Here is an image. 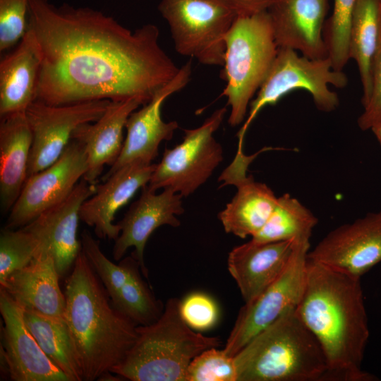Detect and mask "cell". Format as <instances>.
Listing matches in <instances>:
<instances>
[{
  "label": "cell",
  "instance_id": "6da1fadb",
  "mask_svg": "<svg viewBox=\"0 0 381 381\" xmlns=\"http://www.w3.org/2000/svg\"><path fill=\"white\" fill-rule=\"evenodd\" d=\"M41 54L36 100L64 105L95 100H142L178 73L154 24L132 31L89 7L30 0L28 28Z\"/></svg>",
  "mask_w": 381,
  "mask_h": 381
},
{
  "label": "cell",
  "instance_id": "7a4b0ae2",
  "mask_svg": "<svg viewBox=\"0 0 381 381\" xmlns=\"http://www.w3.org/2000/svg\"><path fill=\"white\" fill-rule=\"evenodd\" d=\"M295 311L323 351L327 367L323 380H377L362 369L370 331L361 278L308 258Z\"/></svg>",
  "mask_w": 381,
  "mask_h": 381
},
{
  "label": "cell",
  "instance_id": "3957f363",
  "mask_svg": "<svg viewBox=\"0 0 381 381\" xmlns=\"http://www.w3.org/2000/svg\"><path fill=\"white\" fill-rule=\"evenodd\" d=\"M64 318L83 372L97 380L121 363L135 344L137 325L117 310L81 249L65 283Z\"/></svg>",
  "mask_w": 381,
  "mask_h": 381
},
{
  "label": "cell",
  "instance_id": "277c9868",
  "mask_svg": "<svg viewBox=\"0 0 381 381\" xmlns=\"http://www.w3.org/2000/svg\"><path fill=\"white\" fill-rule=\"evenodd\" d=\"M237 381H322L327 367L313 334L291 310L234 356Z\"/></svg>",
  "mask_w": 381,
  "mask_h": 381
},
{
  "label": "cell",
  "instance_id": "5b68a950",
  "mask_svg": "<svg viewBox=\"0 0 381 381\" xmlns=\"http://www.w3.org/2000/svg\"><path fill=\"white\" fill-rule=\"evenodd\" d=\"M181 300L168 299L160 318L137 326L138 337L123 361L111 372L131 381H187L192 360L203 351L218 347V337L192 329L180 313Z\"/></svg>",
  "mask_w": 381,
  "mask_h": 381
},
{
  "label": "cell",
  "instance_id": "8992f818",
  "mask_svg": "<svg viewBox=\"0 0 381 381\" xmlns=\"http://www.w3.org/2000/svg\"><path fill=\"white\" fill-rule=\"evenodd\" d=\"M267 11L238 16L225 37L222 95L231 107L229 123L241 124L248 106L266 78L278 52Z\"/></svg>",
  "mask_w": 381,
  "mask_h": 381
},
{
  "label": "cell",
  "instance_id": "52a82bcc",
  "mask_svg": "<svg viewBox=\"0 0 381 381\" xmlns=\"http://www.w3.org/2000/svg\"><path fill=\"white\" fill-rule=\"evenodd\" d=\"M158 10L179 54L223 66L225 37L238 17L226 0H160Z\"/></svg>",
  "mask_w": 381,
  "mask_h": 381
},
{
  "label": "cell",
  "instance_id": "ba28073f",
  "mask_svg": "<svg viewBox=\"0 0 381 381\" xmlns=\"http://www.w3.org/2000/svg\"><path fill=\"white\" fill-rule=\"evenodd\" d=\"M347 83L346 75L334 70L329 57L310 59L299 56L294 49L279 48L255 98L250 103L247 119L238 132V142H243L249 126L263 107L277 104L291 91L307 90L319 110L329 112L339 104L337 94L329 89V85L344 88Z\"/></svg>",
  "mask_w": 381,
  "mask_h": 381
},
{
  "label": "cell",
  "instance_id": "9c48e42d",
  "mask_svg": "<svg viewBox=\"0 0 381 381\" xmlns=\"http://www.w3.org/2000/svg\"><path fill=\"white\" fill-rule=\"evenodd\" d=\"M226 111V107L216 109L200 126L185 129L181 143L164 150L147 184L152 190L169 188L187 197L208 180L223 160L214 133Z\"/></svg>",
  "mask_w": 381,
  "mask_h": 381
},
{
  "label": "cell",
  "instance_id": "30bf717a",
  "mask_svg": "<svg viewBox=\"0 0 381 381\" xmlns=\"http://www.w3.org/2000/svg\"><path fill=\"white\" fill-rule=\"evenodd\" d=\"M310 240L296 241L283 273L240 309L224 351L234 356L250 340L285 313L296 310L305 287Z\"/></svg>",
  "mask_w": 381,
  "mask_h": 381
},
{
  "label": "cell",
  "instance_id": "8fae6325",
  "mask_svg": "<svg viewBox=\"0 0 381 381\" xmlns=\"http://www.w3.org/2000/svg\"><path fill=\"white\" fill-rule=\"evenodd\" d=\"M110 100L51 105L35 100L25 110L32 134L28 177L55 162L80 125L98 120Z\"/></svg>",
  "mask_w": 381,
  "mask_h": 381
},
{
  "label": "cell",
  "instance_id": "7c38bea8",
  "mask_svg": "<svg viewBox=\"0 0 381 381\" xmlns=\"http://www.w3.org/2000/svg\"><path fill=\"white\" fill-rule=\"evenodd\" d=\"M87 169L83 145L71 139L61 155L44 169L29 176L9 212L5 228L23 227L64 200Z\"/></svg>",
  "mask_w": 381,
  "mask_h": 381
},
{
  "label": "cell",
  "instance_id": "4fadbf2b",
  "mask_svg": "<svg viewBox=\"0 0 381 381\" xmlns=\"http://www.w3.org/2000/svg\"><path fill=\"white\" fill-rule=\"evenodd\" d=\"M1 373L13 381H69L28 329L23 309L0 289Z\"/></svg>",
  "mask_w": 381,
  "mask_h": 381
},
{
  "label": "cell",
  "instance_id": "5bb4252c",
  "mask_svg": "<svg viewBox=\"0 0 381 381\" xmlns=\"http://www.w3.org/2000/svg\"><path fill=\"white\" fill-rule=\"evenodd\" d=\"M308 258L361 278L381 262V210L333 229L308 252Z\"/></svg>",
  "mask_w": 381,
  "mask_h": 381
},
{
  "label": "cell",
  "instance_id": "9a60e30c",
  "mask_svg": "<svg viewBox=\"0 0 381 381\" xmlns=\"http://www.w3.org/2000/svg\"><path fill=\"white\" fill-rule=\"evenodd\" d=\"M192 73V62L183 64L176 75L159 90L152 99L128 116L125 128L127 133L121 152L102 180L122 167L133 162L146 163L158 156L159 144L170 140L179 128L176 121L165 122L161 109L164 101L174 93L182 90L189 83Z\"/></svg>",
  "mask_w": 381,
  "mask_h": 381
},
{
  "label": "cell",
  "instance_id": "2e32d148",
  "mask_svg": "<svg viewBox=\"0 0 381 381\" xmlns=\"http://www.w3.org/2000/svg\"><path fill=\"white\" fill-rule=\"evenodd\" d=\"M238 144L232 162L222 173L219 181L223 186L234 185L237 192L218 217L226 233L245 238L254 236L267 222L277 198L266 184L247 176L250 163L259 153L247 156Z\"/></svg>",
  "mask_w": 381,
  "mask_h": 381
},
{
  "label": "cell",
  "instance_id": "e0dca14e",
  "mask_svg": "<svg viewBox=\"0 0 381 381\" xmlns=\"http://www.w3.org/2000/svg\"><path fill=\"white\" fill-rule=\"evenodd\" d=\"M96 188L97 184L82 179L67 198L23 226L38 241L41 252L52 255L60 277L69 271L82 249L77 238L80 210Z\"/></svg>",
  "mask_w": 381,
  "mask_h": 381
},
{
  "label": "cell",
  "instance_id": "ac0fdd59",
  "mask_svg": "<svg viewBox=\"0 0 381 381\" xmlns=\"http://www.w3.org/2000/svg\"><path fill=\"white\" fill-rule=\"evenodd\" d=\"M183 197L166 188L157 194L148 185L142 188L139 198L135 201L117 224L120 234L114 241L113 258L121 260L127 250L134 247L132 255L138 262L142 274L148 277V270L144 262V250L147 239L158 227L169 225L177 227V216L183 214Z\"/></svg>",
  "mask_w": 381,
  "mask_h": 381
},
{
  "label": "cell",
  "instance_id": "d6986e66",
  "mask_svg": "<svg viewBox=\"0 0 381 381\" xmlns=\"http://www.w3.org/2000/svg\"><path fill=\"white\" fill-rule=\"evenodd\" d=\"M328 0H274L267 9L279 48L310 59L328 57L323 37Z\"/></svg>",
  "mask_w": 381,
  "mask_h": 381
},
{
  "label": "cell",
  "instance_id": "ffe728a7",
  "mask_svg": "<svg viewBox=\"0 0 381 381\" xmlns=\"http://www.w3.org/2000/svg\"><path fill=\"white\" fill-rule=\"evenodd\" d=\"M156 164L136 161L128 164L97 185L95 193L82 204L80 218L94 228L100 238L116 240L121 229L114 224V215L133 198L135 193L148 184Z\"/></svg>",
  "mask_w": 381,
  "mask_h": 381
},
{
  "label": "cell",
  "instance_id": "44dd1931",
  "mask_svg": "<svg viewBox=\"0 0 381 381\" xmlns=\"http://www.w3.org/2000/svg\"><path fill=\"white\" fill-rule=\"evenodd\" d=\"M296 241L258 243L253 240L234 247L227 267L245 303H249L272 284L286 268Z\"/></svg>",
  "mask_w": 381,
  "mask_h": 381
},
{
  "label": "cell",
  "instance_id": "7402d4cb",
  "mask_svg": "<svg viewBox=\"0 0 381 381\" xmlns=\"http://www.w3.org/2000/svg\"><path fill=\"white\" fill-rule=\"evenodd\" d=\"M143 105L142 100L131 98L111 101L104 113L96 121L78 126L72 138L80 141L87 155V169L83 179L97 184L105 165L112 166L123 145V129L130 114Z\"/></svg>",
  "mask_w": 381,
  "mask_h": 381
},
{
  "label": "cell",
  "instance_id": "603a6c76",
  "mask_svg": "<svg viewBox=\"0 0 381 381\" xmlns=\"http://www.w3.org/2000/svg\"><path fill=\"white\" fill-rule=\"evenodd\" d=\"M59 278L52 255L42 251L27 266L11 274L0 289L24 310L63 318L66 298Z\"/></svg>",
  "mask_w": 381,
  "mask_h": 381
},
{
  "label": "cell",
  "instance_id": "cb8c5ba5",
  "mask_svg": "<svg viewBox=\"0 0 381 381\" xmlns=\"http://www.w3.org/2000/svg\"><path fill=\"white\" fill-rule=\"evenodd\" d=\"M41 54L32 32L28 30L17 47L0 62V117L25 112L36 100Z\"/></svg>",
  "mask_w": 381,
  "mask_h": 381
},
{
  "label": "cell",
  "instance_id": "d4e9b609",
  "mask_svg": "<svg viewBox=\"0 0 381 381\" xmlns=\"http://www.w3.org/2000/svg\"><path fill=\"white\" fill-rule=\"evenodd\" d=\"M32 134L25 112L1 118L0 206L10 212L28 178Z\"/></svg>",
  "mask_w": 381,
  "mask_h": 381
},
{
  "label": "cell",
  "instance_id": "484cf974",
  "mask_svg": "<svg viewBox=\"0 0 381 381\" xmlns=\"http://www.w3.org/2000/svg\"><path fill=\"white\" fill-rule=\"evenodd\" d=\"M381 22V0H356L349 37V57L356 61L363 86L362 103L369 99L372 66Z\"/></svg>",
  "mask_w": 381,
  "mask_h": 381
},
{
  "label": "cell",
  "instance_id": "4316f807",
  "mask_svg": "<svg viewBox=\"0 0 381 381\" xmlns=\"http://www.w3.org/2000/svg\"><path fill=\"white\" fill-rule=\"evenodd\" d=\"M25 325L44 353L68 377L83 381V372L68 327L63 318L24 310Z\"/></svg>",
  "mask_w": 381,
  "mask_h": 381
},
{
  "label": "cell",
  "instance_id": "83f0119b",
  "mask_svg": "<svg viewBox=\"0 0 381 381\" xmlns=\"http://www.w3.org/2000/svg\"><path fill=\"white\" fill-rule=\"evenodd\" d=\"M318 218L296 198L285 193L277 203L265 224L252 236L258 243L310 240Z\"/></svg>",
  "mask_w": 381,
  "mask_h": 381
},
{
  "label": "cell",
  "instance_id": "f1b7e54d",
  "mask_svg": "<svg viewBox=\"0 0 381 381\" xmlns=\"http://www.w3.org/2000/svg\"><path fill=\"white\" fill-rule=\"evenodd\" d=\"M140 272V265H137L117 297L111 301L114 307L137 325H148L160 318L164 306L155 297Z\"/></svg>",
  "mask_w": 381,
  "mask_h": 381
},
{
  "label": "cell",
  "instance_id": "f546056e",
  "mask_svg": "<svg viewBox=\"0 0 381 381\" xmlns=\"http://www.w3.org/2000/svg\"><path fill=\"white\" fill-rule=\"evenodd\" d=\"M80 242L83 251L104 284L111 301H114L130 279L133 269L140 265L138 260L132 255L116 265L103 253L99 241L87 229L82 232Z\"/></svg>",
  "mask_w": 381,
  "mask_h": 381
},
{
  "label": "cell",
  "instance_id": "4dcf8cb0",
  "mask_svg": "<svg viewBox=\"0 0 381 381\" xmlns=\"http://www.w3.org/2000/svg\"><path fill=\"white\" fill-rule=\"evenodd\" d=\"M356 0H334L331 16L325 21L323 37L332 68L342 71L349 57V37Z\"/></svg>",
  "mask_w": 381,
  "mask_h": 381
},
{
  "label": "cell",
  "instance_id": "1f68e13d",
  "mask_svg": "<svg viewBox=\"0 0 381 381\" xmlns=\"http://www.w3.org/2000/svg\"><path fill=\"white\" fill-rule=\"evenodd\" d=\"M40 252L38 241L23 227L18 230L3 229L0 235V285Z\"/></svg>",
  "mask_w": 381,
  "mask_h": 381
},
{
  "label": "cell",
  "instance_id": "d6a6232c",
  "mask_svg": "<svg viewBox=\"0 0 381 381\" xmlns=\"http://www.w3.org/2000/svg\"><path fill=\"white\" fill-rule=\"evenodd\" d=\"M217 348L206 349L192 360L187 381H237L234 356Z\"/></svg>",
  "mask_w": 381,
  "mask_h": 381
},
{
  "label": "cell",
  "instance_id": "836d02e7",
  "mask_svg": "<svg viewBox=\"0 0 381 381\" xmlns=\"http://www.w3.org/2000/svg\"><path fill=\"white\" fill-rule=\"evenodd\" d=\"M30 0H0V52L18 44L28 28Z\"/></svg>",
  "mask_w": 381,
  "mask_h": 381
},
{
  "label": "cell",
  "instance_id": "e575fe53",
  "mask_svg": "<svg viewBox=\"0 0 381 381\" xmlns=\"http://www.w3.org/2000/svg\"><path fill=\"white\" fill-rule=\"evenodd\" d=\"M180 313L188 327L199 332L214 327L219 316L216 302L201 292L191 293L181 301Z\"/></svg>",
  "mask_w": 381,
  "mask_h": 381
},
{
  "label": "cell",
  "instance_id": "d590c367",
  "mask_svg": "<svg viewBox=\"0 0 381 381\" xmlns=\"http://www.w3.org/2000/svg\"><path fill=\"white\" fill-rule=\"evenodd\" d=\"M363 107L358 125L361 130L366 131L381 122V22L378 44L373 61L370 95Z\"/></svg>",
  "mask_w": 381,
  "mask_h": 381
},
{
  "label": "cell",
  "instance_id": "8d00e7d4",
  "mask_svg": "<svg viewBox=\"0 0 381 381\" xmlns=\"http://www.w3.org/2000/svg\"><path fill=\"white\" fill-rule=\"evenodd\" d=\"M238 16H248L267 11L274 0H226Z\"/></svg>",
  "mask_w": 381,
  "mask_h": 381
},
{
  "label": "cell",
  "instance_id": "74e56055",
  "mask_svg": "<svg viewBox=\"0 0 381 381\" xmlns=\"http://www.w3.org/2000/svg\"><path fill=\"white\" fill-rule=\"evenodd\" d=\"M370 130L373 132L377 140L381 145V122L373 126Z\"/></svg>",
  "mask_w": 381,
  "mask_h": 381
}]
</instances>
